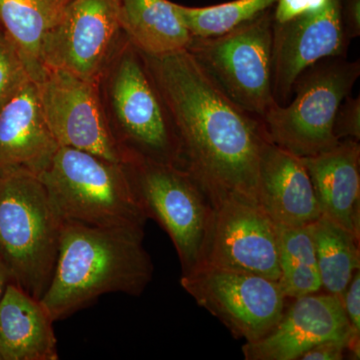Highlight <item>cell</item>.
I'll return each instance as SVG.
<instances>
[{"label":"cell","mask_w":360,"mask_h":360,"mask_svg":"<svg viewBox=\"0 0 360 360\" xmlns=\"http://www.w3.org/2000/svg\"><path fill=\"white\" fill-rule=\"evenodd\" d=\"M146 56L179 135L184 168L212 205L229 198L257 203L258 165L270 141L262 118L232 101L188 51Z\"/></svg>","instance_id":"1"},{"label":"cell","mask_w":360,"mask_h":360,"mask_svg":"<svg viewBox=\"0 0 360 360\" xmlns=\"http://www.w3.org/2000/svg\"><path fill=\"white\" fill-rule=\"evenodd\" d=\"M144 231L99 229L63 221L56 266L40 302L53 321L89 307L108 293L139 296L153 264Z\"/></svg>","instance_id":"2"},{"label":"cell","mask_w":360,"mask_h":360,"mask_svg":"<svg viewBox=\"0 0 360 360\" xmlns=\"http://www.w3.org/2000/svg\"><path fill=\"white\" fill-rule=\"evenodd\" d=\"M97 86L122 163L142 160L184 168L179 135L146 54L125 35Z\"/></svg>","instance_id":"3"},{"label":"cell","mask_w":360,"mask_h":360,"mask_svg":"<svg viewBox=\"0 0 360 360\" xmlns=\"http://www.w3.org/2000/svg\"><path fill=\"white\" fill-rule=\"evenodd\" d=\"M61 224L39 175L0 168V259L11 283L37 300L51 283Z\"/></svg>","instance_id":"4"},{"label":"cell","mask_w":360,"mask_h":360,"mask_svg":"<svg viewBox=\"0 0 360 360\" xmlns=\"http://www.w3.org/2000/svg\"><path fill=\"white\" fill-rule=\"evenodd\" d=\"M39 176L63 221L144 231L148 217L135 198L122 163L59 146Z\"/></svg>","instance_id":"5"},{"label":"cell","mask_w":360,"mask_h":360,"mask_svg":"<svg viewBox=\"0 0 360 360\" xmlns=\"http://www.w3.org/2000/svg\"><path fill=\"white\" fill-rule=\"evenodd\" d=\"M360 77V61L333 56L302 71L286 105L274 103L262 122L269 141L298 158H309L335 148L336 112Z\"/></svg>","instance_id":"6"},{"label":"cell","mask_w":360,"mask_h":360,"mask_svg":"<svg viewBox=\"0 0 360 360\" xmlns=\"http://www.w3.org/2000/svg\"><path fill=\"white\" fill-rule=\"evenodd\" d=\"M135 198L148 219H155L172 239L182 274L200 264L213 205L186 168L155 161L122 163Z\"/></svg>","instance_id":"7"},{"label":"cell","mask_w":360,"mask_h":360,"mask_svg":"<svg viewBox=\"0 0 360 360\" xmlns=\"http://www.w3.org/2000/svg\"><path fill=\"white\" fill-rule=\"evenodd\" d=\"M272 49L270 8L224 34L193 37L186 51L232 101L262 120L276 103Z\"/></svg>","instance_id":"8"},{"label":"cell","mask_w":360,"mask_h":360,"mask_svg":"<svg viewBox=\"0 0 360 360\" xmlns=\"http://www.w3.org/2000/svg\"><path fill=\"white\" fill-rule=\"evenodd\" d=\"M200 307L226 326L234 338L255 342L281 321L286 300L276 281L257 274L200 265L180 278Z\"/></svg>","instance_id":"9"},{"label":"cell","mask_w":360,"mask_h":360,"mask_svg":"<svg viewBox=\"0 0 360 360\" xmlns=\"http://www.w3.org/2000/svg\"><path fill=\"white\" fill-rule=\"evenodd\" d=\"M120 2L65 0L42 39L40 58L44 68L97 82L124 37Z\"/></svg>","instance_id":"10"},{"label":"cell","mask_w":360,"mask_h":360,"mask_svg":"<svg viewBox=\"0 0 360 360\" xmlns=\"http://www.w3.org/2000/svg\"><path fill=\"white\" fill-rule=\"evenodd\" d=\"M200 265L257 274L278 283L276 224L252 201L229 198L213 206Z\"/></svg>","instance_id":"11"},{"label":"cell","mask_w":360,"mask_h":360,"mask_svg":"<svg viewBox=\"0 0 360 360\" xmlns=\"http://www.w3.org/2000/svg\"><path fill=\"white\" fill-rule=\"evenodd\" d=\"M37 84L45 120L58 146L122 163L104 116L97 82L44 68Z\"/></svg>","instance_id":"12"},{"label":"cell","mask_w":360,"mask_h":360,"mask_svg":"<svg viewBox=\"0 0 360 360\" xmlns=\"http://www.w3.org/2000/svg\"><path fill=\"white\" fill-rule=\"evenodd\" d=\"M349 44L341 0H330L321 11L288 22H274L272 91L276 103L283 106L290 103L296 79L310 65L333 56L347 58Z\"/></svg>","instance_id":"13"},{"label":"cell","mask_w":360,"mask_h":360,"mask_svg":"<svg viewBox=\"0 0 360 360\" xmlns=\"http://www.w3.org/2000/svg\"><path fill=\"white\" fill-rule=\"evenodd\" d=\"M292 300L269 335L245 343L246 360H297L319 343L360 338L352 331L338 296L317 292Z\"/></svg>","instance_id":"14"},{"label":"cell","mask_w":360,"mask_h":360,"mask_svg":"<svg viewBox=\"0 0 360 360\" xmlns=\"http://www.w3.org/2000/svg\"><path fill=\"white\" fill-rule=\"evenodd\" d=\"M257 196L258 205L276 225L307 226L321 217L302 158L271 141L265 144L260 156Z\"/></svg>","instance_id":"15"},{"label":"cell","mask_w":360,"mask_h":360,"mask_svg":"<svg viewBox=\"0 0 360 360\" xmlns=\"http://www.w3.org/2000/svg\"><path fill=\"white\" fill-rule=\"evenodd\" d=\"M59 146L45 120L37 82L30 80L0 110V168L40 174Z\"/></svg>","instance_id":"16"},{"label":"cell","mask_w":360,"mask_h":360,"mask_svg":"<svg viewBox=\"0 0 360 360\" xmlns=\"http://www.w3.org/2000/svg\"><path fill=\"white\" fill-rule=\"evenodd\" d=\"M302 158L321 214L360 238V146L342 139L335 148Z\"/></svg>","instance_id":"17"},{"label":"cell","mask_w":360,"mask_h":360,"mask_svg":"<svg viewBox=\"0 0 360 360\" xmlns=\"http://www.w3.org/2000/svg\"><path fill=\"white\" fill-rule=\"evenodd\" d=\"M53 322L40 300L9 283L0 302L2 360H58Z\"/></svg>","instance_id":"18"},{"label":"cell","mask_w":360,"mask_h":360,"mask_svg":"<svg viewBox=\"0 0 360 360\" xmlns=\"http://www.w3.org/2000/svg\"><path fill=\"white\" fill-rule=\"evenodd\" d=\"M120 20L125 37L146 56L186 51L193 39L168 0H122Z\"/></svg>","instance_id":"19"},{"label":"cell","mask_w":360,"mask_h":360,"mask_svg":"<svg viewBox=\"0 0 360 360\" xmlns=\"http://www.w3.org/2000/svg\"><path fill=\"white\" fill-rule=\"evenodd\" d=\"M65 0H0V27L13 41L35 82L44 73L40 51Z\"/></svg>","instance_id":"20"},{"label":"cell","mask_w":360,"mask_h":360,"mask_svg":"<svg viewBox=\"0 0 360 360\" xmlns=\"http://www.w3.org/2000/svg\"><path fill=\"white\" fill-rule=\"evenodd\" d=\"M314 238L322 290L342 300L360 267L359 238L322 215L309 225Z\"/></svg>","instance_id":"21"},{"label":"cell","mask_w":360,"mask_h":360,"mask_svg":"<svg viewBox=\"0 0 360 360\" xmlns=\"http://www.w3.org/2000/svg\"><path fill=\"white\" fill-rule=\"evenodd\" d=\"M276 232L281 269L278 283L285 297L295 300L321 291V274L309 225H276Z\"/></svg>","instance_id":"22"},{"label":"cell","mask_w":360,"mask_h":360,"mask_svg":"<svg viewBox=\"0 0 360 360\" xmlns=\"http://www.w3.org/2000/svg\"><path fill=\"white\" fill-rule=\"evenodd\" d=\"M277 0H233L206 7H187L175 4L184 25L193 37L224 34L272 8Z\"/></svg>","instance_id":"23"},{"label":"cell","mask_w":360,"mask_h":360,"mask_svg":"<svg viewBox=\"0 0 360 360\" xmlns=\"http://www.w3.org/2000/svg\"><path fill=\"white\" fill-rule=\"evenodd\" d=\"M30 80H32V77L15 45L2 32L0 34V110Z\"/></svg>","instance_id":"24"},{"label":"cell","mask_w":360,"mask_h":360,"mask_svg":"<svg viewBox=\"0 0 360 360\" xmlns=\"http://www.w3.org/2000/svg\"><path fill=\"white\" fill-rule=\"evenodd\" d=\"M333 134L338 141L360 139V97L348 96L340 104L333 122Z\"/></svg>","instance_id":"25"},{"label":"cell","mask_w":360,"mask_h":360,"mask_svg":"<svg viewBox=\"0 0 360 360\" xmlns=\"http://www.w3.org/2000/svg\"><path fill=\"white\" fill-rule=\"evenodd\" d=\"M343 307L355 335H360V272L352 276L342 296Z\"/></svg>","instance_id":"26"},{"label":"cell","mask_w":360,"mask_h":360,"mask_svg":"<svg viewBox=\"0 0 360 360\" xmlns=\"http://www.w3.org/2000/svg\"><path fill=\"white\" fill-rule=\"evenodd\" d=\"M343 27L352 41L360 35V0H341Z\"/></svg>","instance_id":"27"},{"label":"cell","mask_w":360,"mask_h":360,"mask_svg":"<svg viewBox=\"0 0 360 360\" xmlns=\"http://www.w3.org/2000/svg\"><path fill=\"white\" fill-rule=\"evenodd\" d=\"M11 283V276H9L8 271H7L6 265L0 259V302H1L2 297H4L7 285Z\"/></svg>","instance_id":"28"},{"label":"cell","mask_w":360,"mask_h":360,"mask_svg":"<svg viewBox=\"0 0 360 360\" xmlns=\"http://www.w3.org/2000/svg\"><path fill=\"white\" fill-rule=\"evenodd\" d=\"M2 32H2L1 27H0V34H1Z\"/></svg>","instance_id":"29"},{"label":"cell","mask_w":360,"mask_h":360,"mask_svg":"<svg viewBox=\"0 0 360 360\" xmlns=\"http://www.w3.org/2000/svg\"><path fill=\"white\" fill-rule=\"evenodd\" d=\"M0 360H2L1 354H0Z\"/></svg>","instance_id":"30"}]
</instances>
